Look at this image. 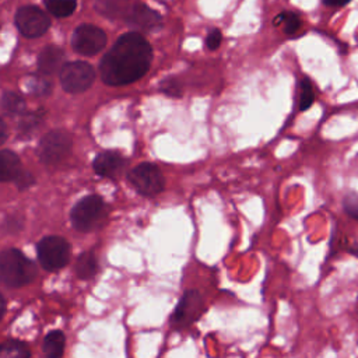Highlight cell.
I'll list each match as a JSON object with an SVG mask.
<instances>
[{"instance_id":"obj_25","label":"cell","mask_w":358,"mask_h":358,"mask_svg":"<svg viewBox=\"0 0 358 358\" xmlns=\"http://www.w3.org/2000/svg\"><path fill=\"white\" fill-rule=\"evenodd\" d=\"M343 208L348 217L358 221V196L352 192L347 193L343 199Z\"/></svg>"},{"instance_id":"obj_27","label":"cell","mask_w":358,"mask_h":358,"mask_svg":"<svg viewBox=\"0 0 358 358\" xmlns=\"http://www.w3.org/2000/svg\"><path fill=\"white\" fill-rule=\"evenodd\" d=\"M222 42V34L218 28H211L206 36V48L208 50H215Z\"/></svg>"},{"instance_id":"obj_6","label":"cell","mask_w":358,"mask_h":358,"mask_svg":"<svg viewBox=\"0 0 358 358\" xmlns=\"http://www.w3.org/2000/svg\"><path fill=\"white\" fill-rule=\"evenodd\" d=\"M103 213V200L99 196H88L74 206L71 222L78 231H90L101 221Z\"/></svg>"},{"instance_id":"obj_1","label":"cell","mask_w":358,"mask_h":358,"mask_svg":"<svg viewBox=\"0 0 358 358\" xmlns=\"http://www.w3.org/2000/svg\"><path fill=\"white\" fill-rule=\"evenodd\" d=\"M151 62L152 49L148 41L137 32H127L103 56L99 71L103 83L126 85L140 80L148 71Z\"/></svg>"},{"instance_id":"obj_14","label":"cell","mask_w":358,"mask_h":358,"mask_svg":"<svg viewBox=\"0 0 358 358\" xmlns=\"http://www.w3.org/2000/svg\"><path fill=\"white\" fill-rule=\"evenodd\" d=\"M21 172V162L11 151H0V182L15 179Z\"/></svg>"},{"instance_id":"obj_26","label":"cell","mask_w":358,"mask_h":358,"mask_svg":"<svg viewBox=\"0 0 358 358\" xmlns=\"http://www.w3.org/2000/svg\"><path fill=\"white\" fill-rule=\"evenodd\" d=\"M41 119H42V113H38V112L24 115L22 119L20 120V130L24 133L34 130L41 123Z\"/></svg>"},{"instance_id":"obj_31","label":"cell","mask_w":358,"mask_h":358,"mask_svg":"<svg viewBox=\"0 0 358 358\" xmlns=\"http://www.w3.org/2000/svg\"><path fill=\"white\" fill-rule=\"evenodd\" d=\"M4 309H6V302H4V298L0 295V319L3 317V313H4Z\"/></svg>"},{"instance_id":"obj_9","label":"cell","mask_w":358,"mask_h":358,"mask_svg":"<svg viewBox=\"0 0 358 358\" xmlns=\"http://www.w3.org/2000/svg\"><path fill=\"white\" fill-rule=\"evenodd\" d=\"M15 24L22 35L36 38L48 31L50 21L41 8L35 6H24L15 14Z\"/></svg>"},{"instance_id":"obj_30","label":"cell","mask_w":358,"mask_h":358,"mask_svg":"<svg viewBox=\"0 0 358 358\" xmlns=\"http://www.w3.org/2000/svg\"><path fill=\"white\" fill-rule=\"evenodd\" d=\"M6 137H7V127L3 123V120L0 119V144L6 140Z\"/></svg>"},{"instance_id":"obj_15","label":"cell","mask_w":358,"mask_h":358,"mask_svg":"<svg viewBox=\"0 0 358 358\" xmlns=\"http://www.w3.org/2000/svg\"><path fill=\"white\" fill-rule=\"evenodd\" d=\"M129 7V0H96L95 4L96 11L108 18H124Z\"/></svg>"},{"instance_id":"obj_18","label":"cell","mask_w":358,"mask_h":358,"mask_svg":"<svg viewBox=\"0 0 358 358\" xmlns=\"http://www.w3.org/2000/svg\"><path fill=\"white\" fill-rule=\"evenodd\" d=\"M274 25H280L282 24V29L287 35H292L295 34L301 25H302V20L299 17V14L294 13V11H284L281 14L277 15V18L273 21Z\"/></svg>"},{"instance_id":"obj_17","label":"cell","mask_w":358,"mask_h":358,"mask_svg":"<svg viewBox=\"0 0 358 358\" xmlns=\"http://www.w3.org/2000/svg\"><path fill=\"white\" fill-rule=\"evenodd\" d=\"M64 348V336L62 331H50L43 341V351L48 357H60Z\"/></svg>"},{"instance_id":"obj_24","label":"cell","mask_w":358,"mask_h":358,"mask_svg":"<svg viewBox=\"0 0 358 358\" xmlns=\"http://www.w3.org/2000/svg\"><path fill=\"white\" fill-rule=\"evenodd\" d=\"M159 91L164 92L165 95L171 96V98H180L182 94H183V87H182V83L178 78L169 77V78H165L161 83Z\"/></svg>"},{"instance_id":"obj_4","label":"cell","mask_w":358,"mask_h":358,"mask_svg":"<svg viewBox=\"0 0 358 358\" xmlns=\"http://www.w3.org/2000/svg\"><path fill=\"white\" fill-rule=\"evenodd\" d=\"M204 309L203 295L197 289H187L180 296L171 315V326L175 330H183L193 324Z\"/></svg>"},{"instance_id":"obj_12","label":"cell","mask_w":358,"mask_h":358,"mask_svg":"<svg viewBox=\"0 0 358 358\" xmlns=\"http://www.w3.org/2000/svg\"><path fill=\"white\" fill-rule=\"evenodd\" d=\"M124 165V159L115 151H105L96 155L94 169L101 176H115Z\"/></svg>"},{"instance_id":"obj_5","label":"cell","mask_w":358,"mask_h":358,"mask_svg":"<svg viewBox=\"0 0 358 358\" xmlns=\"http://www.w3.org/2000/svg\"><path fill=\"white\" fill-rule=\"evenodd\" d=\"M38 256L43 268L59 270L69 262L70 246L60 236H46L38 245Z\"/></svg>"},{"instance_id":"obj_29","label":"cell","mask_w":358,"mask_h":358,"mask_svg":"<svg viewBox=\"0 0 358 358\" xmlns=\"http://www.w3.org/2000/svg\"><path fill=\"white\" fill-rule=\"evenodd\" d=\"M322 1H323V4L327 6V7L336 8V7H343V6L348 4L351 0H322Z\"/></svg>"},{"instance_id":"obj_19","label":"cell","mask_w":358,"mask_h":358,"mask_svg":"<svg viewBox=\"0 0 358 358\" xmlns=\"http://www.w3.org/2000/svg\"><path fill=\"white\" fill-rule=\"evenodd\" d=\"M96 271V260L92 253H84L78 257L76 264V273L80 278H90Z\"/></svg>"},{"instance_id":"obj_28","label":"cell","mask_w":358,"mask_h":358,"mask_svg":"<svg viewBox=\"0 0 358 358\" xmlns=\"http://www.w3.org/2000/svg\"><path fill=\"white\" fill-rule=\"evenodd\" d=\"M14 180L17 182L20 189H25V187H28V186H31L34 183L32 175L29 172H25V171H21Z\"/></svg>"},{"instance_id":"obj_3","label":"cell","mask_w":358,"mask_h":358,"mask_svg":"<svg viewBox=\"0 0 358 358\" xmlns=\"http://www.w3.org/2000/svg\"><path fill=\"white\" fill-rule=\"evenodd\" d=\"M127 178L134 189L147 197L161 193L165 187V179L161 169L151 162L138 164L129 172Z\"/></svg>"},{"instance_id":"obj_8","label":"cell","mask_w":358,"mask_h":358,"mask_svg":"<svg viewBox=\"0 0 358 358\" xmlns=\"http://www.w3.org/2000/svg\"><path fill=\"white\" fill-rule=\"evenodd\" d=\"M71 140L66 131L56 130L48 133L39 144V158L48 165H55L70 152Z\"/></svg>"},{"instance_id":"obj_7","label":"cell","mask_w":358,"mask_h":358,"mask_svg":"<svg viewBox=\"0 0 358 358\" xmlns=\"http://www.w3.org/2000/svg\"><path fill=\"white\" fill-rule=\"evenodd\" d=\"M95 78L94 69L85 62H70L63 66L60 81L69 92H83L92 84Z\"/></svg>"},{"instance_id":"obj_2","label":"cell","mask_w":358,"mask_h":358,"mask_svg":"<svg viewBox=\"0 0 358 358\" xmlns=\"http://www.w3.org/2000/svg\"><path fill=\"white\" fill-rule=\"evenodd\" d=\"M35 277V266L20 250L0 253V280L10 287H22Z\"/></svg>"},{"instance_id":"obj_11","label":"cell","mask_w":358,"mask_h":358,"mask_svg":"<svg viewBox=\"0 0 358 358\" xmlns=\"http://www.w3.org/2000/svg\"><path fill=\"white\" fill-rule=\"evenodd\" d=\"M124 20L127 25L141 31H152L162 25L161 15L143 3L130 6L124 15Z\"/></svg>"},{"instance_id":"obj_32","label":"cell","mask_w":358,"mask_h":358,"mask_svg":"<svg viewBox=\"0 0 358 358\" xmlns=\"http://www.w3.org/2000/svg\"><path fill=\"white\" fill-rule=\"evenodd\" d=\"M350 252L352 253V255H355V256H358V245H354L351 249H350Z\"/></svg>"},{"instance_id":"obj_16","label":"cell","mask_w":358,"mask_h":358,"mask_svg":"<svg viewBox=\"0 0 358 358\" xmlns=\"http://www.w3.org/2000/svg\"><path fill=\"white\" fill-rule=\"evenodd\" d=\"M315 102V90L313 84L308 77H303L298 81V110L303 112L309 109Z\"/></svg>"},{"instance_id":"obj_23","label":"cell","mask_w":358,"mask_h":358,"mask_svg":"<svg viewBox=\"0 0 358 358\" xmlns=\"http://www.w3.org/2000/svg\"><path fill=\"white\" fill-rule=\"evenodd\" d=\"M28 90L29 92L39 95V96H45L50 94L52 90V84L48 78L43 77H31L28 81Z\"/></svg>"},{"instance_id":"obj_22","label":"cell","mask_w":358,"mask_h":358,"mask_svg":"<svg viewBox=\"0 0 358 358\" xmlns=\"http://www.w3.org/2000/svg\"><path fill=\"white\" fill-rule=\"evenodd\" d=\"M1 106L3 109L10 115H18L22 113L25 109L24 99L15 94V92H6L1 98Z\"/></svg>"},{"instance_id":"obj_10","label":"cell","mask_w":358,"mask_h":358,"mask_svg":"<svg viewBox=\"0 0 358 358\" xmlns=\"http://www.w3.org/2000/svg\"><path fill=\"white\" fill-rule=\"evenodd\" d=\"M73 48L76 52L90 56L98 53L106 43V35L105 32L90 24L80 25L74 34H73Z\"/></svg>"},{"instance_id":"obj_13","label":"cell","mask_w":358,"mask_h":358,"mask_svg":"<svg viewBox=\"0 0 358 358\" xmlns=\"http://www.w3.org/2000/svg\"><path fill=\"white\" fill-rule=\"evenodd\" d=\"M64 55L63 50L57 46H46L39 57H38V67L39 71L43 74H53L56 73L63 63Z\"/></svg>"},{"instance_id":"obj_21","label":"cell","mask_w":358,"mask_h":358,"mask_svg":"<svg viewBox=\"0 0 358 358\" xmlns=\"http://www.w3.org/2000/svg\"><path fill=\"white\" fill-rule=\"evenodd\" d=\"M29 355L25 344L20 341H6L0 344V358H25Z\"/></svg>"},{"instance_id":"obj_20","label":"cell","mask_w":358,"mask_h":358,"mask_svg":"<svg viewBox=\"0 0 358 358\" xmlns=\"http://www.w3.org/2000/svg\"><path fill=\"white\" fill-rule=\"evenodd\" d=\"M46 8L56 17H67L76 10V0H46Z\"/></svg>"}]
</instances>
